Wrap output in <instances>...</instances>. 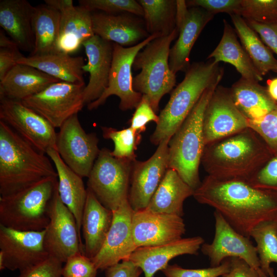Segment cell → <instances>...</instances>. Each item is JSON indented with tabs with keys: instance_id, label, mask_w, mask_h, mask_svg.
Here are the masks:
<instances>
[{
	"instance_id": "cell-1",
	"label": "cell",
	"mask_w": 277,
	"mask_h": 277,
	"mask_svg": "<svg viewBox=\"0 0 277 277\" xmlns=\"http://www.w3.org/2000/svg\"><path fill=\"white\" fill-rule=\"evenodd\" d=\"M193 196L218 212L238 232L250 238L260 224L277 222V192L255 187L240 180H220L206 176Z\"/></svg>"
},
{
	"instance_id": "cell-2",
	"label": "cell",
	"mask_w": 277,
	"mask_h": 277,
	"mask_svg": "<svg viewBox=\"0 0 277 277\" xmlns=\"http://www.w3.org/2000/svg\"><path fill=\"white\" fill-rule=\"evenodd\" d=\"M273 156L248 127L205 145L201 164L208 175L216 179L248 182Z\"/></svg>"
},
{
	"instance_id": "cell-3",
	"label": "cell",
	"mask_w": 277,
	"mask_h": 277,
	"mask_svg": "<svg viewBox=\"0 0 277 277\" xmlns=\"http://www.w3.org/2000/svg\"><path fill=\"white\" fill-rule=\"evenodd\" d=\"M49 157L0 120V194L5 196L47 177H57Z\"/></svg>"
},
{
	"instance_id": "cell-4",
	"label": "cell",
	"mask_w": 277,
	"mask_h": 277,
	"mask_svg": "<svg viewBox=\"0 0 277 277\" xmlns=\"http://www.w3.org/2000/svg\"><path fill=\"white\" fill-rule=\"evenodd\" d=\"M224 69L211 60L190 65L183 81L172 90L170 98L159 115V120L150 137L151 142L159 145L171 138L188 116L205 91L221 82Z\"/></svg>"
},
{
	"instance_id": "cell-5",
	"label": "cell",
	"mask_w": 277,
	"mask_h": 277,
	"mask_svg": "<svg viewBox=\"0 0 277 277\" xmlns=\"http://www.w3.org/2000/svg\"><path fill=\"white\" fill-rule=\"evenodd\" d=\"M220 82L207 88L168 143V168L175 170L194 190L200 185L199 169L205 146L203 118L207 105Z\"/></svg>"
},
{
	"instance_id": "cell-6",
	"label": "cell",
	"mask_w": 277,
	"mask_h": 277,
	"mask_svg": "<svg viewBox=\"0 0 277 277\" xmlns=\"http://www.w3.org/2000/svg\"><path fill=\"white\" fill-rule=\"evenodd\" d=\"M57 188V177L51 176L12 194L1 196L0 224L20 231L45 230Z\"/></svg>"
},
{
	"instance_id": "cell-7",
	"label": "cell",
	"mask_w": 277,
	"mask_h": 277,
	"mask_svg": "<svg viewBox=\"0 0 277 277\" xmlns=\"http://www.w3.org/2000/svg\"><path fill=\"white\" fill-rule=\"evenodd\" d=\"M178 34L176 28L169 35L151 41L136 54L132 65L134 70H141L133 77V88L147 97L156 113L162 97L176 84V74L169 67V57L171 43Z\"/></svg>"
},
{
	"instance_id": "cell-8",
	"label": "cell",
	"mask_w": 277,
	"mask_h": 277,
	"mask_svg": "<svg viewBox=\"0 0 277 277\" xmlns=\"http://www.w3.org/2000/svg\"><path fill=\"white\" fill-rule=\"evenodd\" d=\"M133 161L115 157L106 148L100 150L88 177L87 188L107 209L115 210L128 200Z\"/></svg>"
},
{
	"instance_id": "cell-9",
	"label": "cell",
	"mask_w": 277,
	"mask_h": 277,
	"mask_svg": "<svg viewBox=\"0 0 277 277\" xmlns=\"http://www.w3.org/2000/svg\"><path fill=\"white\" fill-rule=\"evenodd\" d=\"M158 37L157 35H150L140 43L128 47L112 43V60L108 87L97 100L87 105L88 110L97 109L112 95L120 98L121 110L135 109L142 100V94L136 92L132 87L133 61L142 49Z\"/></svg>"
},
{
	"instance_id": "cell-10",
	"label": "cell",
	"mask_w": 277,
	"mask_h": 277,
	"mask_svg": "<svg viewBox=\"0 0 277 277\" xmlns=\"http://www.w3.org/2000/svg\"><path fill=\"white\" fill-rule=\"evenodd\" d=\"M85 85L59 81L21 101L55 128H60L69 118L77 114L85 105Z\"/></svg>"
},
{
	"instance_id": "cell-11",
	"label": "cell",
	"mask_w": 277,
	"mask_h": 277,
	"mask_svg": "<svg viewBox=\"0 0 277 277\" xmlns=\"http://www.w3.org/2000/svg\"><path fill=\"white\" fill-rule=\"evenodd\" d=\"M94 133H86L77 114L66 120L57 133L56 151L73 171L88 177L100 152Z\"/></svg>"
},
{
	"instance_id": "cell-12",
	"label": "cell",
	"mask_w": 277,
	"mask_h": 277,
	"mask_svg": "<svg viewBox=\"0 0 277 277\" xmlns=\"http://www.w3.org/2000/svg\"><path fill=\"white\" fill-rule=\"evenodd\" d=\"M0 120L39 151L56 150L55 128L21 101L0 97Z\"/></svg>"
},
{
	"instance_id": "cell-13",
	"label": "cell",
	"mask_w": 277,
	"mask_h": 277,
	"mask_svg": "<svg viewBox=\"0 0 277 277\" xmlns=\"http://www.w3.org/2000/svg\"><path fill=\"white\" fill-rule=\"evenodd\" d=\"M44 235L45 230L20 231L0 224V270L21 272L48 258Z\"/></svg>"
},
{
	"instance_id": "cell-14",
	"label": "cell",
	"mask_w": 277,
	"mask_h": 277,
	"mask_svg": "<svg viewBox=\"0 0 277 277\" xmlns=\"http://www.w3.org/2000/svg\"><path fill=\"white\" fill-rule=\"evenodd\" d=\"M44 243L49 255L63 263L77 253L84 254L76 220L61 201L58 188L51 206L50 221L45 229Z\"/></svg>"
},
{
	"instance_id": "cell-15",
	"label": "cell",
	"mask_w": 277,
	"mask_h": 277,
	"mask_svg": "<svg viewBox=\"0 0 277 277\" xmlns=\"http://www.w3.org/2000/svg\"><path fill=\"white\" fill-rule=\"evenodd\" d=\"M215 234L211 243H204L201 250L210 260L211 267L220 265L226 259L238 258L244 260L263 276L259 259L249 238L234 230L218 212L214 211Z\"/></svg>"
},
{
	"instance_id": "cell-16",
	"label": "cell",
	"mask_w": 277,
	"mask_h": 277,
	"mask_svg": "<svg viewBox=\"0 0 277 277\" xmlns=\"http://www.w3.org/2000/svg\"><path fill=\"white\" fill-rule=\"evenodd\" d=\"M249 127L248 120L234 104L229 88L219 85L207 105L203 118L206 145Z\"/></svg>"
},
{
	"instance_id": "cell-17",
	"label": "cell",
	"mask_w": 277,
	"mask_h": 277,
	"mask_svg": "<svg viewBox=\"0 0 277 277\" xmlns=\"http://www.w3.org/2000/svg\"><path fill=\"white\" fill-rule=\"evenodd\" d=\"M162 141L147 161L136 159L132 165L128 202L134 211L146 209L168 169V143Z\"/></svg>"
},
{
	"instance_id": "cell-18",
	"label": "cell",
	"mask_w": 277,
	"mask_h": 277,
	"mask_svg": "<svg viewBox=\"0 0 277 277\" xmlns=\"http://www.w3.org/2000/svg\"><path fill=\"white\" fill-rule=\"evenodd\" d=\"M176 1V28L178 38L170 48L169 65L175 74L190 66V54L200 34L214 15L200 7H188L186 1Z\"/></svg>"
},
{
	"instance_id": "cell-19",
	"label": "cell",
	"mask_w": 277,
	"mask_h": 277,
	"mask_svg": "<svg viewBox=\"0 0 277 277\" xmlns=\"http://www.w3.org/2000/svg\"><path fill=\"white\" fill-rule=\"evenodd\" d=\"M113 211V220L106 240L98 253L91 260L98 270L107 268L128 260L137 248L132 234L134 211L128 200Z\"/></svg>"
},
{
	"instance_id": "cell-20",
	"label": "cell",
	"mask_w": 277,
	"mask_h": 277,
	"mask_svg": "<svg viewBox=\"0 0 277 277\" xmlns=\"http://www.w3.org/2000/svg\"><path fill=\"white\" fill-rule=\"evenodd\" d=\"M132 230L137 248L160 245L179 240L185 234L186 228L181 216L154 212L146 208L134 211Z\"/></svg>"
},
{
	"instance_id": "cell-21",
	"label": "cell",
	"mask_w": 277,
	"mask_h": 277,
	"mask_svg": "<svg viewBox=\"0 0 277 277\" xmlns=\"http://www.w3.org/2000/svg\"><path fill=\"white\" fill-rule=\"evenodd\" d=\"M61 14L60 31L56 44L57 52L70 54L95 34L92 29V13L72 0H45Z\"/></svg>"
},
{
	"instance_id": "cell-22",
	"label": "cell",
	"mask_w": 277,
	"mask_h": 277,
	"mask_svg": "<svg viewBox=\"0 0 277 277\" xmlns=\"http://www.w3.org/2000/svg\"><path fill=\"white\" fill-rule=\"evenodd\" d=\"M88 62L84 72L89 73L88 84L83 91L85 105L97 100L107 88L111 67L113 44L94 35L83 44Z\"/></svg>"
},
{
	"instance_id": "cell-23",
	"label": "cell",
	"mask_w": 277,
	"mask_h": 277,
	"mask_svg": "<svg viewBox=\"0 0 277 277\" xmlns=\"http://www.w3.org/2000/svg\"><path fill=\"white\" fill-rule=\"evenodd\" d=\"M205 243L200 236L181 238L176 241L156 246L137 247L128 260L140 267L145 277H153L164 269L172 259L181 255H197Z\"/></svg>"
},
{
	"instance_id": "cell-24",
	"label": "cell",
	"mask_w": 277,
	"mask_h": 277,
	"mask_svg": "<svg viewBox=\"0 0 277 277\" xmlns=\"http://www.w3.org/2000/svg\"><path fill=\"white\" fill-rule=\"evenodd\" d=\"M135 16L128 13H92L93 32L104 40L122 46H134L150 35L144 21Z\"/></svg>"
},
{
	"instance_id": "cell-25",
	"label": "cell",
	"mask_w": 277,
	"mask_h": 277,
	"mask_svg": "<svg viewBox=\"0 0 277 277\" xmlns=\"http://www.w3.org/2000/svg\"><path fill=\"white\" fill-rule=\"evenodd\" d=\"M35 7L26 0L0 1V26L18 48L32 52L35 36L33 14Z\"/></svg>"
},
{
	"instance_id": "cell-26",
	"label": "cell",
	"mask_w": 277,
	"mask_h": 277,
	"mask_svg": "<svg viewBox=\"0 0 277 277\" xmlns=\"http://www.w3.org/2000/svg\"><path fill=\"white\" fill-rule=\"evenodd\" d=\"M82 221L84 254L91 259L100 251L111 227L113 211L106 208L88 188Z\"/></svg>"
},
{
	"instance_id": "cell-27",
	"label": "cell",
	"mask_w": 277,
	"mask_h": 277,
	"mask_svg": "<svg viewBox=\"0 0 277 277\" xmlns=\"http://www.w3.org/2000/svg\"><path fill=\"white\" fill-rule=\"evenodd\" d=\"M46 155L52 161L57 174L60 199L74 215L81 239L82 217L87 196L83 177L65 164L56 150L49 149Z\"/></svg>"
},
{
	"instance_id": "cell-28",
	"label": "cell",
	"mask_w": 277,
	"mask_h": 277,
	"mask_svg": "<svg viewBox=\"0 0 277 277\" xmlns=\"http://www.w3.org/2000/svg\"><path fill=\"white\" fill-rule=\"evenodd\" d=\"M59 81L32 66L17 64L0 81V97L22 101Z\"/></svg>"
},
{
	"instance_id": "cell-29",
	"label": "cell",
	"mask_w": 277,
	"mask_h": 277,
	"mask_svg": "<svg viewBox=\"0 0 277 277\" xmlns=\"http://www.w3.org/2000/svg\"><path fill=\"white\" fill-rule=\"evenodd\" d=\"M17 64L32 66L56 78L60 81L85 85L82 67L84 65L82 56L72 57L63 52L42 55L23 56Z\"/></svg>"
},
{
	"instance_id": "cell-30",
	"label": "cell",
	"mask_w": 277,
	"mask_h": 277,
	"mask_svg": "<svg viewBox=\"0 0 277 277\" xmlns=\"http://www.w3.org/2000/svg\"><path fill=\"white\" fill-rule=\"evenodd\" d=\"M194 191L175 170L168 168L146 208L154 212L182 217L184 201L193 196Z\"/></svg>"
},
{
	"instance_id": "cell-31",
	"label": "cell",
	"mask_w": 277,
	"mask_h": 277,
	"mask_svg": "<svg viewBox=\"0 0 277 277\" xmlns=\"http://www.w3.org/2000/svg\"><path fill=\"white\" fill-rule=\"evenodd\" d=\"M223 24L222 37L207 59L211 60L216 63L223 62L232 65L243 78L258 82L262 81L263 76L238 40L235 29L225 19H223Z\"/></svg>"
},
{
	"instance_id": "cell-32",
	"label": "cell",
	"mask_w": 277,
	"mask_h": 277,
	"mask_svg": "<svg viewBox=\"0 0 277 277\" xmlns=\"http://www.w3.org/2000/svg\"><path fill=\"white\" fill-rule=\"evenodd\" d=\"M229 91L234 104L249 120L263 117L277 105L267 88L258 82L241 77L232 84Z\"/></svg>"
},
{
	"instance_id": "cell-33",
	"label": "cell",
	"mask_w": 277,
	"mask_h": 277,
	"mask_svg": "<svg viewBox=\"0 0 277 277\" xmlns=\"http://www.w3.org/2000/svg\"><path fill=\"white\" fill-rule=\"evenodd\" d=\"M237 36L254 66L263 76L269 72L277 73V59L259 35L240 15H230Z\"/></svg>"
},
{
	"instance_id": "cell-34",
	"label": "cell",
	"mask_w": 277,
	"mask_h": 277,
	"mask_svg": "<svg viewBox=\"0 0 277 277\" xmlns=\"http://www.w3.org/2000/svg\"><path fill=\"white\" fill-rule=\"evenodd\" d=\"M61 14L54 7L46 3L35 6L33 29L35 36L34 50L30 55L57 52Z\"/></svg>"
},
{
	"instance_id": "cell-35",
	"label": "cell",
	"mask_w": 277,
	"mask_h": 277,
	"mask_svg": "<svg viewBox=\"0 0 277 277\" xmlns=\"http://www.w3.org/2000/svg\"><path fill=\"white\" fill-rule=\"evenodd\" d=\"M144 10V21L150 35H169L176 28V1L138 0Z\"/></svg>"
},
{
	"instance_id": "cell-36",
	"label": "cell",
	"mask_w": 277,
	"mask_h": 277,
	"mask_svg": "<svg viewBox=\"0 0 277 277\" xmlns=\"http://www.w3.org/2000/svg\"><path fill=\"white\" fill-rule=\"evenodd\" d=\"M250 238L256 243L261 270L264 276L269 277L270 264L277 263V222L260 224L251 231Z\"/></svg>"
},
{
	"instance_id": "cell-37",
	"label": "cell",
	"mask_w": 277,
	"mask_h": 277,
	"mask_svg": "<svg viewBox=\"0 0 277 277\" xmlns=\"http://www.w3.org/2000/svg\"><path fill=\"white\" fill-rule=\"evenodd\" d=\"M101 128L104 138L111 140L114 143V149L111 151L114 157L135 160V151L141 141L140 134L130 127L122 130L107 127H102Z\"/></svg>"
},
{
	"instance_id": "cell-38",
	"label": "cell",
	"mask_w": 277,
	"mask_h": 277,
	"mask_svg": "<svg viewBox=\"0 0 277 277\" xmlns=\"http://www.w3.org/2000/svg\"><path fill=\"white\" fill-rule=\"evenodd\" d=\"M239 15L262 24L277 23V0H242Z\"/></svg>"
},
{
	"instance_id": "cell-39",
	"label": "cell",
	"mask_w": 277,
	"mask_h": 277,
	"mask_svg": "<svg viewBox=\"0 0 277 277\" xmlns=\"http://www.w3.org/2000/svg\"><path fill=\"white\" fill-rule=\"evenodd\" d=\"M80 6L90 11L101 10L108 14L128 13L137 16L143 17L144 10L135 0H80Z\"/></svg>"
},
{
	"instance_id": "cell-40",
	"label": "cell",
	"mask_w": 277,
	"mask_h": 277,
	"mask_svg": "<svg viewBox=\"0 0 277 277\" xmlns=\"http://www.w3.org/2000/svg\"><path fill=\"white\" fill-rule=\"evenodd\" d=\"M249 127L266 144L273 156L277 155V105L263 117L249 120Z\"/></svg>"
},
{
	"instance_id": "cell-41",
	"label": "cell",
	"mask_w": 277,
	"mask_h": 277,
	"mask_svg": "<svg viewBox=\"0 0 277 277\" xmlns=\"http://www.w3.org/2000/svg\"><path fill=\"white\" fill-rule=\"evenodd\" d=\"M230 265V258H228L216 267L185 269L177 264H173L168 265L162 271L165 277H219L229 272Z\"/></svg>"
},
{
	"instance_id": "cell-42",
	"label": "cell",
	"mask_w": 277,
	"mask_h": 277,
	"mask_svg": "<svg viewBox=\"0 0 277 277\" xmlns=\"http://www.w3.org/2000/svg\"><path fill=\"white\" fill-rule=\"evenodd\" d=\"M62 277H96L98 269L92 260L82 253H77L65 263Z\"/></svg>"
},
{
	"instance_id": "cell-43",
	"label": "cell",
	"mask_w": 277,
	"mask_h": 277,
	"mask_svg": "<svg viewBox=\"0 0 277 277\" xmlns=\"http://www.w3.org/2000/svg\"><path fill=\"white\" fill-rule=\"evenodd\" d=\"M248 183L277 192V155L272 157Z\"/></svg>"
},
{
	"instance_id": "cell-44",
	"label": "cell",
	"mask_w": 277,
	"mask_h": 277,
	"mask_svg": "<svg viewBox=\"0 0 277 277\" xmlns=\"http://www.w3.org/2000/svg\"><path fill=\"white\" fill-rule=\"evenodd\" d=\"M241 2L242 0L186 1L188 7H200L214 15L219 13L239 15Z\"/></svg>"
},
{
	"instance_id": "cell-45",
	"label": "cell",
	"mask_w": 277,
	"mask_h": 277,
	"mask_svg": "<svg viewBox=\"0 0 277 277\" xmlns=\"http://www.w3.org/2000/svg\"><path fill=\"white\" fill-rule=\"evenodd\" d=\"M151 107L146 96L142 95V98L135 108V110L130 120V127L136 133L145 131L146 125L150 122L157 124L159 116Z\"/></svg>"
},
{
	"instance_id": "cell-46",
	"label": "cell",
	"mask_w": 277,
	"mask_h": 277,
	"mask_svg": "<svg viewBox=\"0 0 277 277\" xmlns=\"http://www.w3.org/2000/svg\"><path fill=\"white\" fill-rule=\"evenodd\" d=\"M63 263L49 256L21 272L17 277H62Z\"/></svg>"
},
{
	"instance_id": "cell-47",
	"label": "cell",
	"mask_w": 277,
	"mask_h": 277,
	"mask_svg": "<svg viewBox=\"0 0 277 277\" xmlns=\"http://www.w3.org/2000/svg\"><path fill=\"white\" fill-rule=\"evenodd\" d=\"M245 21L271 51L277 55V23L267 25Z\"/></svg>"
},
{
	"instance_id": "cell-48",
	"label": "cell",
	"mask_w": 277,
	"mask_h": 277,
	"mask_svg": "<svg viewBox=\"0 0 277 277\" xmlns=\"http://www.w3.org/2000/svg\"><path fill=\"white\" fill-rule=\"evenodd\" d=\"M19 48H0V81L16 65L17 60L23 55Z\"/></svg>"
},
{
	"instance_id": "cell-49",
	"label": "cell",
	"mask_w": 277,
	"mask_h": 277,
	"mask_svg": "<svg viewBox=\"0 0 277 277\" xmlns=\"http://www.w3.org/2000/svg\"><path fill=\"white\" fill-rule=\"evenodd\" d=\"M142 270L131 261H123L105 270L106 277H140Z\"/></svg>"
},
{
	"instance_id": "cell-50",
	"label": "cell",
	"mask_w": 277,
	"mask_h": 277,
	"mask_svg": "<svg viewBox=\"0 0 277 277\" xmlns=\"http://www.w3.org/2000/svg\"><path fill=\"white\" fill-rule=\"evenodd\" d=\"M229 271L222 277H265L244 260L238 258H230Z\"/></svg>"
},
{
	"instance_id": "cell-51",
	"label": "cell",
	"mask_w": 277,
	"mask_h": 277,
	"mask_svg": "<svg viewBox=\"0 0 277 277\" xmlns=\"http://www.w3.org/2000/svg\"><path fill=\"white\" fill-rule=\"evenodd\" d=\"M267 85L266 88L270 96L277 103V77L268 80Z\"/></svg>"
},
{
	"instance_id": "cell-52",
	"label": "cell",
	"mask_w": 277,
	"mask_h": 277,
	"mask_svg": "<svg viewBox=\"0 0 277 277\" xmlns=\"http://www.w3.org/2000/svg\"><path fill=\"white\" fill-rule=\"evenodd\" d=\"M18 47L16 44L11 39L7 37L4 33L0 31V48H16Z\"/></svg>"
},
{
	"instance_id": "cell-53",
	"label": "cell",
	"mask_w": 277,
	"mask_h": 277,
	"mask_svg": "<svg viewBox=\"0 0 277 277\" xmlns=\"http://www.w3.org/2000/svg\"><path fill=\"white\" fill-rule=\"evenodd\" d=\"M269 277H276L274 273V269L272 267H270L268 271Z\"/></svg>"
}]
</instances>
